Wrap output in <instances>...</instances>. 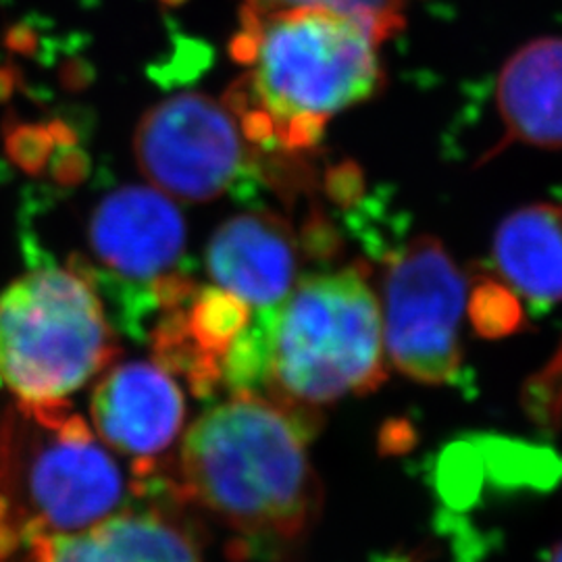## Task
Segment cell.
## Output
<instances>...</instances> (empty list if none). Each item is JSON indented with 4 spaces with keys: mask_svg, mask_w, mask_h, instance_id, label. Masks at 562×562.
<instances>
[{
    "mask_svg": "<svg viewBox=\"0 0 562 562\" xmlns=\"http://www.w3.org/2000/svg\"><path fill=\"white\" fill-rule=\"evenodd\" d=\"M115 357L101 296L76 269L41 267L0 294V382L21 406L65 404Z\"/></svg>",
    "mask_w": 562,
    "mask_h": 562,
    "instance_id": "4",
    "label": "cell"
},
{
    "mask_svg": "<svg viewBox=\"0 0 562 562\" xmlns=\"http://www.w3.org/2000/svg\"><path fill=\"white\" fill-rule=\"evenodd\" d=\"M21 408L32 413L41 429L30 443L25 473L36 508L30 538L74 533L109 519L123 503V475L86 422L69 415L65 404Z\"/></svg>",
    "mask_w": 562,
    "mask_h": 562,
    "instance_id": "8",
    "label": "cell"
},
{
    "mask_svg": "<svg viewBox=\"0 0 562 562\" xmlns=\"http://www.w3.org/2000/svg\"><path fill=\"white\" fill-rule=\"evenodd\" d=\"M165 4H180V2H183V0H162Z\"/></svg>",
    "mask_w": 562,
    "mask_h": 562,
    "instance_id": "20",
    "label": "cell"
},
{
    "mask_svg": "<svg viewBox=\"0 0 562 562\" xmlns=\"http://www.w3.org/2000/svg\"><path fill=\"white\" fill-rule=\"evenodd\" d=\"M90 415L104 442L136 459V473L176 442L186 419L180 385L159 362L130 361L111 369L94 394Z\"/></svg>",
    "mask_w": 562,
    "mask_h": 562,
    "instance_id": "9",
    "label": "cell"
},
{
    "mask_svg": "<svg viewBox=\"0 0 562 562\" xmlns=\"http://www.w3.org/2000/svg\"><path fill=\"white\" fill-rule=\"evenodd\" d=\"M406 0H244L241 11L273 13L285 9H325L361 21L380 42L404 27Z\"/></svg>",
    "mask_w": 562,
    "mask_h": 562,
    "instance_id": "15",
    "label": "cell"
},
{
    "mask_svg": "<svg viewBox=\"0 0 562 562\" xmlns=\"http://www.w3.org/2000/svg\"><path fill=\"white\" fill-rule=\"evenodd\" d=\"M469 317L483 338H506L522 327L521 301L503 283L485 278L471 290Z\"/></svg>",
    "mask_w": 562,
    "mask_h": 562,
    "instance_id": "16",
    "label": "cell"
},
{
    "mask_svg": "<svg viewBox=\"0 0 562 562\" xmlns=\"http://www.w3.org/2000/svg\"><path fill=\"white\" fill-rule=\"evenodd\" d=\"M246 329L261 357L259 396L288 411L306 434L313 408L367 394L385 380L382 308L355 267L302 278Z\"/></svg>",
    "mask_w": 562,
    "mask_h": 562,
    "instance_id": "3",
    "label": "cell"
},
{
    "mask_svg": "<svg viewBox=\"0 0 562 562\" xmlns=\"http://www.w3.org/2000/svg\"><path fill=\"white\" fill-rule=\"evenodd\" d=\"M88 250V273L81 276L113 302L130 336H142L150 315L178 306L194 290L180 271L186 223L173 199L157 188L109 192L90 213Z\"/></svg>",
    "mask_w": 562,
    "mask_h": 562,
    "instance_id": "5",
    "label": "cell"
},
{
    "mask_svg": "<svg viewBox=\"0 0 562 562\" xmlns=\"http://www.w3.org/2000/svg\"><path fill=\"white\" fill-rule=\"evenodd\" d=\"M483 461L473 442L452 443L438 462V492L446 504L467 508L482 492Z\"/></svg>",
    "mask_w": 562,
    "mask_h": 562,
    "instance_id": "17",
    "label": "cell"
},
{
    "mask_svg": "<svg viewBox=\"0 0 562 562\" xmlns=\"http://www.w3.org/2000/svg\"><path fill=\"white\" fill-rule=\"evenodd\" d=\"M480 450L485 477L498 487L548 490L562 475V461L548 448L498 436L473 440Z\"/></svg>",
    "mask_w": 562,
    "mask_h": 562,
    "instance_id": "14",
    "label": "cell"
},
{
    "mask_svg": "<svg viewBox=\"0 0 562 562\" xmlns=\"http://www.w3.org/2000/svg\"><path fill=\"white\" fill-rule=\"evenodd\" d=\"M209 276L250 311L280 306L299 281V246L288 223L267 211L241 213L206 246Z\"/></svg>",
    "mask_w": 562,
    "mask_h": 562,
    "instance_id": "10",
    "label": "cell"
},
{
    "mask_svg": "<svg viewBox=\"0 0 562 562\" xmlns=\"http://www.w3.org/2000/svg\"><path fill=\"white\" fill-rule=\"evenodd\" d=\"M494 261L527 301H562V209L531 204L508 215L494 236Z\"/></svg>",
    "mask_w": 562,
    "mask_h": 562,
    "instance_id": "13",
    "label": "cell"
},
{
    "mask_svg": "<svg viewBox=\"0 0 562 562\" xmlns=\"http://www.w3.org/2000/svg\"><path fill=\"white\" fill-rule=\"evenodd\" d=\"M306 436L301 423L276 402L259 394H232L188 429L178 492L248 542H292L322 503L304 450Z\"/></svg>",
    "mask_w": 562,
    "mask_h": 562,
    "instance_id": "2",
    "label": "cell"
},
{
    "mask_svg": "<svg viewBox=\"0 0 562 562\" xmlns=\"http://www.w3.org/2000/svg\"><path fill=\"white\" fill-rule=\"evenodd\" d=\"M522 413L543 431L554 434L562 425V341L554 357L529 378L521 390Z\"/></svg>",
    "mask_w": 562,
    "mask_h": 562,
    "instance_id": "18",
    "label": "cell"
},
{
    "mask_svg": "<svg viewBox=\"0 0 562 562\" xmlns=\"http://www.w3.org/2000/svg\"><path fill=\"white\" fill-rule=\"evenodd\" d=\"M496 104L506 134L490 155L513 142L546 150L562 148V38L527 42L506 60Z\"/></svg>",
    "mask_w": 562,
    "mask_h": 562,
    "instance_id": "12",
    "label": "cell"
},
{
    "mask_svg": "<svg viewBox=\"0 0 562 562\" xmlns=\"http://www.w3.org/2000/svg\"><path fill=\"white\" fill-rule=\"evenodd\" d=\"M546 562H562V542L557 543Z\"/></svg>",
    "mask_w": 562,
    "mask_h": 562,
    "instance_id": "19",
    "label": "cell"
},
{
    "mask_svg": "<svg viewBox=\"0 0 562 562\" xmlns=\"http://www.w3.org/2000/svg\"><path fill=\"white\" fill-rule=\"evenodd\" d=\"M134 153L146 180L183 202L236 192L255 169L236 115L199 92L153 106L138 123Z\"/></svg>",
    "mask_w": 562,
    "mask_h": 562,
    "instance_id": "7",
    "label": "cell"
},
{
    "mask_svg": "<svg viewBox=\"0 0 562 562\" xmlns=\"http://www.w3.org/2000/svg\"><path fill=\"white\" fill-rule=\"evenodd\" d=\"M464 302L467 281L442 241H406L383 273V346L392 364L415 382H454Z\"/></svg>",
    "mask_w": 562,
    "mask_h": 562,
    "instance_id": "6",
    "label": "cell"
},
{
    "mask_svg": "<svg viewBox=\"0 0 562 562\" xmlns=\"http://www.w3.org/2000/svg\"><path fill=\"white\" fill-rule=\"evenodd\" d=\"M234 57L250 65L227 92L246 140L304 150L327 121L369 101L383 83L380 38L361 21L325 9L241 11Z\"/></svg>",
    "mask_w": 562,
    "mask_h": 562,
    "instance_id": "1",
    "label": "cell"
},
{
    "mask_svg": "<svg viewBox=\"0 0 562 562\" xmlns=\"http://www.w3.org/2000/svg\"><path fill=\"white\" fill-rule=\"evenodd\" d=\"M32 542L36 562H202L194 538L159 510H130L74 533H41Z\"/></svg>",
    "mask_w": 562,
    "mask_h": 562,
    "instance_id": "11",
    "label": "cell"
}]
</instances>
